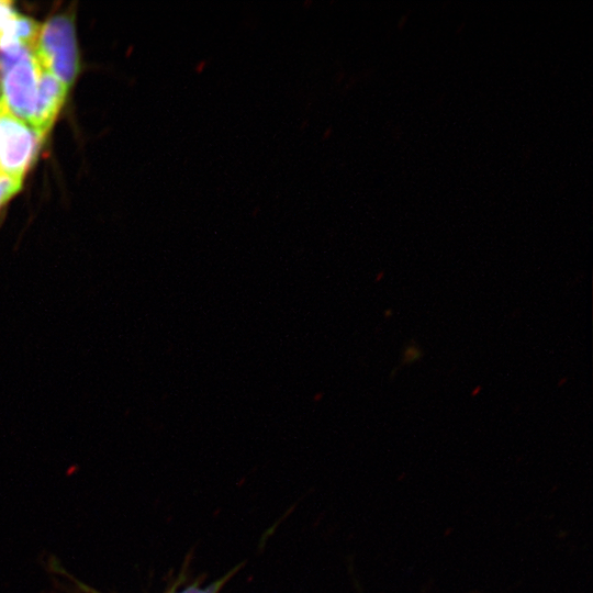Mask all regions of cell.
<instances>
[{"instance_id": "obj_6", "label": "cell", "mask_w": 593, "mask_h": 593, "mask_svg": "<svg viewBox=\"0 0 593 593\" xmlns=\"http://www.w3.org/2000/svg\"><path fill=\"white\" fill-rule=\"evenodd\" d=\"M226 578H222L206 586H200L198 583L189 585L180 591L170 590L167 593H219L224 585Z\"/></svg>"}, {"instance_id": "obj_7", "label": "cell", "mask_w": 593, "mask_h": 593, "mask_svg": "<svg viewBox=\"0 0 593 593\" xmlns=\"http://www.w3.org/2000/svg\"><path fill=\"white\" fill-rule=\"evenodd\" d=\"M16 12L12 9L11 2L0 1V41L5 35Z\"/></svg>"}, {"instance_id": "obj_5", "label": "cell", "mask_w": 593, "mask_h": 593, "mask_svg": "<svg viewBox=\"0 0 593 593\" xmlns=\"http://www.w3.org/2000/svg\"><path fill=\"white\" fill-rule=\"evenodd\" d=\"M22 187V180L0 174V210Z\"/></svg>"}, {"instance_id": "obj_10", "label": "cell", "mask_w": 593, "mask_h": 593, "mask_svg": "<svg viewBox=\"0 0 593 593\" xmlns=\"http://www.w3.org/2000/svg\"><path fill=\"white\" fill-rule=\"evenodd\" d=\"M481 385H478L473 391H472V396H475L480 391H481Z\"/></svg>"}, {"instance_id": "obj_9", "label": "cell", "mask_w": 593, "mask_h": 593, "mask_svg": "<svg viewBox=\"0 0 593 593\" xmlns=\"http://www.w3.org/2000/svg\"><path fill=\"white\" fill-rule=\"evenodd\" d=\"M79 586L86 593H100V592L96 591L94 589H92L90 586H87V585H85L82 583H79Z\"/></svg>"}, {"instance_id": "obj_11", "label": "cell", "mask_w": 593, "mask_h": 593, "mask_svg": "<svg viewBox=\"0 0 593 593\" xmlns=\"http://www.w3.org/2000/svg\"><path fill=\"white\" fill-rule=\"evenodd\" d=\"M2 105H3V103H2V100L0 99V109H1Z\"/></svg>"}, {"instance_id": "obj_3", "label": "cell", "mask_w": 593, "mask_h": 593, "mask_svg": "<svg viewBox=\"0 0 593 593\" xmlns=\"http://www.w3.org/2000/svg\"><path fill=\"white\" fill-rule=\"evenodd\" d=\"M3 103V102H2ZM41 138L24 121L4 104L0 109V174L23 179L36 156Z\"/></svg>"}, {"instance_id": "obj_8", "label": "cell", "mask_w": 593, "mask_h": 593, "mask_svg": "<svg viewBox=\"0 0 593 593\" xmlns=\"http://www.w3.org/2000/svg\"><path fill=\"white\" fill-rule=\"evenodd\" d=\"M404 359L403 363H411L413 361H416L422 356V350L418 348V346H407L403 353Z\"/></svg>"}, {"instance_id": "obj_4", "label": "cell", "mask_w": 593, "mask_h": 593, "mask_svg": "<svg viewBox=\"0 0 593 593\" xmlns=\"http://www.w3.org/2000/svg\"><path fill=\"white\" fill-rule=\"evenodd\" d=\"M67 89L55 76L41 68L34 114L30 122L41 141H44L54 124L65 102Z\"/></svg>"}, {"instance_id": "obj_2", "label": "cell", "mask_w": 593, "mask_h": 593, "mask_svg": "<svg viewBox=\"0 0 593 593\" xmlns=\"http://www.w3.org/2000/svg\"><path fill=\"white\" fill-rule=\"evenodd\" d=\"M34 53L45 70L70 87L79 72L74 19L60 14L41 25Z\"/></svg>"}, {"instance_id": "obj_1", "label": "cell", "mask_w": 593, "mask_h": 593, "mask_svg": "<svg viewBox=\"0 0 593 593\" xmlns=\"http://www.w3.org/2000/svg\"><path fill=\"white\" fill-rule=\"evenodd\" d=\"M41 68L34 48L18 43L0 46L1 100L8 111L29 125L34 114Z\"/></svg>"}]
</instances>
